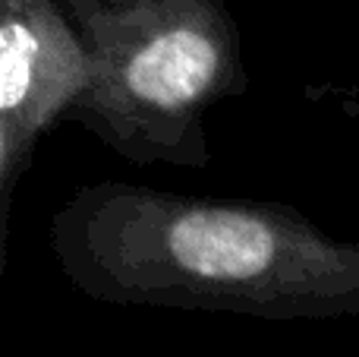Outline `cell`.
<instances>
[{
	"label": "cell",
	"mask_w": 359,
	"mask_h": 357,
	"mask_svg": "<svg viewBox=\"0 0 359 357\" xmlns=\"http://www.w3.org/2000/svg\"><path fill=\"white\" fill-rule=\"evenodd\" d=\"M50 250L98 304L274 323L359 316V240L287 202L86 183L50 215Z\"/></svg>",
	"instance_id": "cell-1"
},
{
	"label": "cell",
	"mask_w": 359,
	"mask_h": 357,
	"mask_svg": "<svg viewBox=\"0 0 359 357\" xmlns=\"http://www.w3.org/2000/svg\"><path fill=\"white\" fill-rule=\"evenodd\" d=\"M92 60L67 124L133 164L205 168V114L249 92L224 0H60Z\"/></svg>",
	"instance_id": "cell-2"
},
{
	"label": "cell",
	"mask_w": 359,
	"mask_h": 357,
	"mask_svg": "<svg viewBox=\"0 0 359 357\" xmlns=\"http://www.w3.org/2000/svg\"><path fill=\"white\" fill-rule=\"evenodd\" d=\"M88 82L92 60L60 0H0V266L38 139L67 124Z\"/></svg>",
	"instance_id": "cell-3"
}]
</instances>
